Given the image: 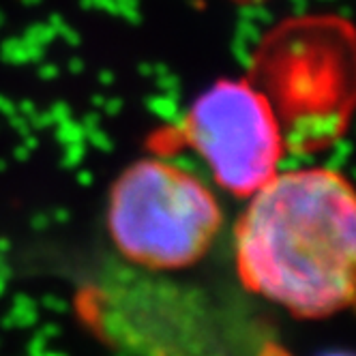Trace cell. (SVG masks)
Instances as JSON below:
<instances>
[{
  "label": "cell",
  "instance_id": "obj_4",
  "mask_svg": "<svg viewBox=\"0 0 356 356\" xmlns=\"http://www.w3.org/2000/svg\"><path fill=\"white\" fill-rule=\"evenodd\" d=\"M328 356H348V354H328Z\"/></svg>",
  "mask_w": 356,
  "mask_h": 356
},
{
  "label": "cell",
  "instance_id": "obj_3",
  "mask_svg": "<svg viewBox=\"0 0 356 356\" xmlns=\"http://www.w3.org/2000/svg\"><path fill=\"white\" fill-rule=\"evenodd\" d=\"M178 136L207 163L213 181L236 197L253 195L282 172L288 146L268 97L251 78H223L202 90Z\"/></svg>",
  "mask_w": 356,
  "mask_h": 356
},
{
  "label": "cell",
  "instance_id": "obj_2",
  "mask_svg": "<svg viewBox=\"0 0 356 356\" xmlns=\"http://www.w3.org/2000/svg\"><path fill=\"white\" fill-rule=\"evenodd\" d=\"M106 225L116 251L134 268L174 273L207 258L221 232L223 209L193 172L144 157L112 183Z\"/></svg>",
  "mask_w": 356,
  "mask_h": 356
},
{
  "label": "cell",
  "instance_id": "obj_1",
  "mask_svg": "<svg viewBox=\"0 0 356 356\" xmlns=\"http://www.w3.org/2000/svg\"><path fill=\"white\" fill-rule=\"evenodd\" d=\"M241 286L300 320H326L354 302L356 197L330 168L277 172L247 197L234 227Z\"/></svg>",
  "mask_w": 356,
  "mask_h": 356
}]
</instances>
